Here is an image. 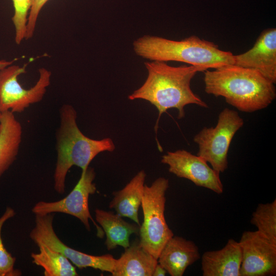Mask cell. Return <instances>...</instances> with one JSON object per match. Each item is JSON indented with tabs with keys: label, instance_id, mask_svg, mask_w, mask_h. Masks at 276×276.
I'll list each match as a JSON object with an SVG mask.
<instances>
[{
	"label": "cell",
	"instance_id": "cell-1",
	"mask_svg": "<svg viewBox=\"0 0 276 276\" xmlns=\"http://www.w3.org/2000/svg\"><path fill=\"white\" fill-rule=\"evenodd\" d=\"M148 76L143 84L128 96L130 100L143 99L157 108L158 116L154 127L156 134L161 116L167 110H178V119L185 117V107L195 104L208 108V105L192 90L191 81L198 72L206 70L200 66H172L165 62L151 61L144 63Z\"/></svg>",
	"mask_w": 276,
	"mask_h": 276
},
{
	"label": "cell",
	"instance_id": "cell-2",
	"mask_svg": "<svg viewBox=\"0 0 276 276\" xmlns=\"http://www.w3.org/2000/svg\"><path fill=\"white\" fill-rule=\"evenodd\" d=\"M204 72L205 93L224 98L239 111L263 109L275 98L274 84L254 69L226 64Z\"/></svg>",
	"mask_w": 276,
	"mask_h": 276
},
{
	"label": "cell",
	"instance_id": "cell-3",
	"mask_svg": "<svg viewBox=\"0 0 276 276\" xmlns=\"http://www.w3.org/2000/svg\"><path fill=\"white\" fill-rule=\"evenodd\" d=\"M77 118L73 106L64 104L60 108L59 125L56 133L57 160L53 175L54 190L60 194L65 192L66 177L73 166L84 171L100 153L115 149L110 138L94 140L85 135L78 126Z\"/></svg>",
	"mask_w": 276,
	"mask_h": 276
},
{
	"label": "cell",
	"instance_id": "cell-4",
	"mask_svg": "<svg viewBox=\"0 0 276 276\" xmlns=\"http://www.w3.org/2000/svg\"><path fill=\"white\" fill-rule=\"evenodd\" d=\"M133 49L138 56L150 61L182 62L206 70L234 64L231 52L195 35L176 41L145 35L134 41Z\"/></svg>",
	"mask_w": 276,
	"mask_h": 276
},
{
	"label": "cell",
	"instance_id": "cell-5",
	"mask_svg": "<svg viewBox=\"0 0 276 276\" xmlns=\"http://www.w3.org/2000/svg\"><path fill=\"white\" fill-rule=\"evenodd\" d=\"M169 186V180L162 177L150 186L145 185L141 203L144 219L140 225L139 241L157 259L165 244L174 236L165 217L166 193Z\"/></svg>",
	"mask_w": 276,
	"mask_h": 276
},
{
	"label": "cell",
	"instance_id": "cell-6",
	"mask_svg": "<svg viewBox=\"0 0 276 276\" xmlns=\"http://www.w3.org/2000/svg\"><path fill=\"white\" fill-rule=\"evenodd\" d=\"M243 119L238 113L224 108L218 116L215 127H203L193 138L198 145L197 155L209 163L218 173L228 167L227 156L231 142L236 133L243 126Z\"/></svg>",
	"mask_w": 276,
	"mask_h": 276
},
{
	"label": "cell",
	"instance_id": "cell-7",
	"mask_svg": "<svg viewBox=\"0 0 276 276\" xmlns=\"http://www.w3.org/2000/svg\"><path fill=\"white\" fill-rule=\"evenodd\" d=\"M23 66L11 64L0 70V113H21L31 105L40 102L50 84L51 72L44 67L39 70V77L31 88H24L18 77L26 73Z\"/></svg>",
	"mask_w": 276,
	"mask_h": 276
},
{
	"label": "cell",
	"instance_id": "cell-8",
	"mask_svg": "<svg viewBox=\"0 0 276 276\" xmlns=\"http://www.w3.org/2000/svg\"><path fill=\"white\" fill-rule=\"evenodd\" d=\"M95 176L94 169L88 167L82 171L78 182L67 196L54 201H39L32 207V213L34 215L57 213L68 214L78 218L88 231H90V220L96 228L97 237L103 238L104 232L93 218L89 209V196L97 190L94 182Z\"/></svg>",
	"mask_w": 276,
	"mask_h": 276
},
{
	"label": "cell",
	"instance_id": "cell-9",
	"mask_svg": "<svg viewBox=\"0 0 276 276\" xmlns=\"http://www.w3.org/2000/svg\"><path fill=\"white\" fill-rule=\"evenodd\" d=\"M53 219L54 214L35 215V225L31 231L29 236L36 245L44 244L61 252L79 269L90 267L112 272L116 260L112 255H91L66 245L55 232Z\"/></svg>",
	"mask_w": 276,
	"mask_h": 276
},
{
	"label": "cell",
	"instance_id": "cell-10",
	"mask_svg": "<svg viewBox=\"0 0 276 276\" xmlns=\"http://www.w3.org/2000/svg\"><path fill=\"white\" fill-rule=\"evenodd\" d=\"M161 162L168 166L169 172L178 177L188 179L197 186L218 194L223 191L220 173L197 155L185 150L168 151L162 156Z\"/></svg>",
	"mask_w": 276,
	"mask_h": 276
},
{
	"label": "cell",
	"instance_id": "cell-11",
	"mask_svg": "<svg viewBox=\"0 0 276 276\" xmlns=\"http://www.w3.org/2000/svg\"><path fill=\"white\" fill-rule=\"evenodd\" d=\"M242 253L241 276L276 274V243L257 231H245L239 241Z\"/></svg>",
	"mask_w": 276,
	"mask_h": 276
},
{
	"label": "cell",
	"instance_id": "cell-12",
	"mask_svg": "<svg viewBox=\"0 0 276 276\" xmlns=\"http://www.w3.org/2000/svg\"><path fill=\"white\" fill-rule=\"evenodd\" d=\"M234 64L258 71L266 78L276 82V29L264 30L253 47L247 52L234 55Z\"/></svg>",
	"mask_w": 276,
	"mask_h": 276
},
{
	"label": "cell",
	"instance_id": "cell-13",
	"mask_svg": "<svg viewBox=\"0 0 276 276\" xmlns=\"http://www.w3.org/2000/svg\"><path fill=\"white\" fill-rule=\"evenodd\" d=\"M200 258L199 248L193 241L173 236L162 248L157 261L170 275L182 276Z\"/></svg>",
	"mask_w": 276,
	"mask_h": 276
},
{
	"label": "cell",
	"instance_id": "cell-14",
	"mask_svg": "<svg viewBox=\"0 0 276 276\" xmlns=\"http://www.w3.org/2000/svg\"><path fill=\"white\" fill-rule=\"evenodd\" d=\"M242 253L239 242L231 239L221 249L207 251L201 256L203 276H241Z\"/></svg>",
	"mask_w": 276,
	"mask_h": 276
},
{
	"label": "cell",
	"instance_id": "cell-15",
	"mask_svg": "<svg viewBox=\"0 0 276 276\" xmlns=\"http://www.w3.org/2000/svg\"><path fill=\"white\" fill-rule=\"evenodd\" d=\"M157 259L135 241L116 259L112 276H152Z\"/></svg>",
	"mask_w": 276,
	"mask_h": 276
},
{
	"label": "cell",
	"instance_id": "cell-16",
	"mask_svg": "<svg viewBox=\"0 0 276 276\" xmlns=\"http://www.w3.org/2000/svg\"><path fill=\"white\" fill-rule=\"evenodd\" d=\"M95 220L106 235L105 244L108 250L120 246L124 249L130 244V236L139 234L140 226L125 221L120 215L112 211L96 209Z\"/></svg>",
	"mask_w": 276,
	"mask_h": 276
},
{
	"label": "cell",
	"instance_id": "cell-17",
	"mask_svg": "<svg viewBox=\"0 0 276 276\" xmlns=\"http://www.w3.org/2000/svg\"><path fill=\"white\" fill-rule=\"evenodd\" d=\"M22 137V127L14 113H1L0 117V177L14 162Z\"/></svg>",
	"mask_w": 276,
	"mask_h": 276
},
{
	"label": "cell",
	"instance_id": "cell-18",
	"mask_svg": "<svg viewBox=\"0 0 276 276\" xmlns=\"http://www.w3.org/2000/svg\"><path fill=\"white\" fill-rule=\"evenodd\" d=\"M146 174L139 172L121 190L113 193L109 207L122 217H127L140 225L139 210L141 205Z\"/></svg>",
	"mask_w": 276,
	"mask_h": 276
},
{
	"label": "cell",
	"instance_id": "cell-19",
	"mask_svg": "<svg viewBox=\"0 0 276 276\" xmlns=\"http://www.w3.org/2000/svg\"><path fill=\"white\" fill-rule=\"evenodd\" d=\"M38 252H32V262L43 269L44 276H77L74 265L61 252L44 244L37 245Z\"/></svg>",
	"mask_w": 276,
	"mask_h": 276
},
{
	"label": "cell",
	"instance_id": "cell-20",
	"mask_svg": "<svg viewBox=\"0 0 276 276\" xmlns=\"http://www.w3.org/2000/svg\"><path fill=\"white\" fill-rule=\"evenodd\" d=\"M250 222L258 232L276 243V200L259 204L252 214Z\"/></svg>",
	"mask_w": 276,
	"mask_h": 276
},
{
	"label": "cell",
	"instance_id": "cell-21",
	"mask_svg": "<svg viewBox=\"0 0 276 276\" xmlns=\"http://www.w3.org/2000/svg\"><path fill=\"white\" fill-rule=\"evenodd\" d=\"M16 212L12 208L8 206L0 217V276H20L21 272L15 268L16 258L9 252L5 246L2 231L4 224L15 216Z\"/></svg>",
	"mask_w": 276,
	"mask_h": 276
},
{
	"label": "cell",
	"instance_id": "cell-22",
	"mask_svg": "<svg viewBox=\"0 0 276 276\" xmlns=\"http://www.w3.org/2000/svg\"><path fill=\"white\" fill-rule=\"evenodd\" d=\"M14 12L12 18L15 28V41L19 44L25 39L29 14L33 0H12Z\"/></svg>",
	"mask_w": 276,
	"mask_h": 276
},
{
	"label": "cell",
	"instance_id": "cell-23",
	"mask_svg": "<svg viewBox=\"0 0 276 276\" xmlns=\"http://www.w3.org/2000/svg\"><path fill=\"white\" fill-rule=\"evenodd\" d=\"M48 1L33 0L32 5L28 19L25 39H30L33 36L40 11Z\"/></svg>",
	"mask_w": 276,
	"mask_h": 276
},
{
	"label": "cell",
	"instance_id": "cell-24",
	"mask_svg": "<svg viewBox=\"0 0 276 276\" xmlns=\"http://www.w3.org/2000/svg\"><path fill=\"white\" fill-rule=\"evenodd\" d=\"M167 273L166 270L159 263L155 266L152 276H165Z\"/></svg>",
	"mask_w": 276,
	"mask_h": 276
},
{
	"label": "cell",
	"instance_id": "cell-25",
	"mask_svg": "<svg viewBox=\"0 0 276 276\" xmlns=\"http://www.w3.org/2000/svg\"><path fill=\"white\" fill-rule=\"evenodd\" d=\"M13 61L14 60L7 61L3 59L0 60V70L8 65L12 64ZM1 113H0V117H1Z\"/></svg>",
	"mask_w": 276,
	"mask_h": 276
}]
</instances>
